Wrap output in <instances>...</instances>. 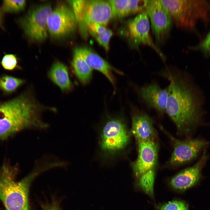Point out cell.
<instances>
[{
    "label": "cell",
    "mask_w": 210,
    "mask_h": 210,
    "mask_svg": "<svg viewBox=\"0 0 210 210\" xmlns=\"http://www.w3.org/2000/svg\"><path fill=\"white\" fill-rule=\"evenodd\" d=\"M52 10L51 5L46 4L31 9L21 19L20 23L26 35L33 40L41 41L48 36L47 20Z\"/></svg>",
    "instance_id": "cell-6"
},
{
    "label": "cell",
    "mask_w": 210,
    "mask_h": 210,
    "mask_svg": "<svg viewBox=\"0 0 210 210\" xmlns=\"http://www.w3.org/2000/svg\"><path fill=\"white\" fill-rule=\"evenodd\" d=\"M16 168L4 165L0 172V200L6 210H29L28 192L30 184L38 172L19 181L15 180Z\"/></svg>",
    "instance_id": "cell-3"
},
{
    "label": "cell",
    "mask_w": 210,
    "mask_h": 210,
    "mask_svg": "<svg viewBox=\"0 0 210 210\" xmlns=\"http://www.w3.org/2000/svg\"><path fill=\"white\" fill-rule=\"evenodd\" d=\"M127 28L130 43L134 47L138 48L141 45L148 46L153 49L164 62L165 61V56L151 36L149 19L145 9L128 22Z\"/></svg>",
    "instance_id": "cell-7"
},
{
    "label": "cell",
    "mask_w": 210,
    "mask_h": 210,
    "mask_svg": "<svg viewBox=\"0 0 210 210\" xmlns=\"http://www.w3.org/2000/svg\"><path fill=\"white\" fill-rule=\"evenodd\" d=\"M45 108L31 92L0 105V139H6L27 127L42 126L41 114Z\"/></svg>",
    "instance_id": "cell-2"
},
{
    "label": "cell",
    "mask_w": 210,
    "mask_h": 210,
    "mask_svg": "<svg viewBox=\"0 0 210 210\" xmlns=\"http://www.w3.org/2000/svg\"><path fill=\"white\" fill-rule=\"evenodd\" d=\"M83 59L92 69L97 70L103 74L112 85L115 86V79L113 71L119 74L122 73L116 69L107 62L90 48L84 47L78 48Z\"/></svg>",
    "instance_id": "cell-15"
},
{
    "label": "cell",
    "mask_w": 210,
    "mask_h": 210,
    "mask_svg": "<svg viewBox=\"0 0 210 210\" xmlns=\"http://www.w3.org/2000/svg\"><path fill=\"white\" fill-rule=\"evenodd\" d=\"M68 3L71 6L78 24L80 33L86 37L88 30L84 19V8L85 0H69Z\"/></svg>",
    "instance_id": "cell-21"
},
{
    "label": "cell",
    "mask_w": 210,
    "mask_h": 210,
    "mask_svg": "<svg viewBox=\"0 0 210 210\" xmlns=\"http://www.w3.org/2000/svg\"><path fill=\"white\" fill-rule=\"evenodd\" d=\"M26 1L22 0H4L3 8L5 11L16 12L23 10L26 5Z\"/></svg>",
    "instance_id": "cell-24"
},
{
    "label": "cell",
    "mask_w": 210,
    "mask_h": 210,
    "mask_svg": "<svg viewBox=\"0 0 210 210\" xmlns=\"http://www.w3.org/2000/svg\"><path fill=\"white\" fill-rule=\"evenodd\" d=\"M165 76L170 83L166 112L182 133L188 134L199 126L203 116V103L198 90L187 75L167 68Z\"/></svg>",
    "instance_id": "cell-1"
},
{
    "label": "cell",
    "mask_w": 210,
    "mask_h": 210,
    "mask_svg": "<svg viewBox=\"0 0 210 210\" xmlns=\"http://www.w3.org/2000/svg\"><path fill=\"white\" fill-rule=\"evenodd\" d=\"M199 47L205 54L210 55V31L200 44Z\"/></svg>",
    "instance_id": "cell-27"
},
{
    "label": "cell",
    "mask_w": 210,
    "mask_h": 210,
    "mask_svg": "<svg viewBox=\"0 0 210 210\" xmlns=\"http://www.w3.org/2000/svg\"><path fill=\"white\" fill-rule=\"evenodd\" d=\"M1 24V16L0 14V25Z\"/></svg>",
    "instance_id": "cell-29"
},
{
    "label": "cell",
    "mask_w": 210,
    "mask_h": 210,
    "mask_svg": "<svg viewBox=\"0 0 210 210\" xmlns=\"http://www.w3.org/2000/svg\"><path fill=\"white\" fill-rule=\"evenodd\" d=\"M71 65L75 75L83 84L89 82L91 79L92 69L86 63L78 48L74 51Z\"/></svg>",
    "instance_id": "cell-19"
},
{
    "label": "cell",
    "mask_w": 210,
    "mask_h": 210,
    "mask_svg": "<svg viewBox=\"0 0 210 210\" xmlns=\"http://www.w3.org/2000/svg\"><path fill=\"white\" fill-rule=\"evenodd\" d=\"M174 150L169 164L178 166L189 162L199 156L210 144V141L201 138L179 140L174 138Z\"/></svg>",
    "instance_id": "cell-9"
},
{
    "label": "cell",
    "mask_w": 210,
    "mask_h": 210,
    "mask_svg": "<svg viewBox=\"0 0 210 210\" xmlns=\"http://www.w3.org/2000/svg\"><path fill=\"white\" fill-rule=\"evenodd\" d=\"M209 158L207 149H205L193 165L182 171L171 179V186L175 190L182 191L196 184L201 178L202 170Z\"/></svg>",
    "instance_id": "cell-11"
},
{
    "label": "cell",
    "mask_w": 210,
    "mask_h": 210,
    "mask_svg": "<svg viewBox=\"0 0 210 210\" xmlns=\"http://www.w3.org/2000/svg\"><path fill=\"white\" fill-rule=\"evenodd\" d=\"M43 210H61L57 204L54 202L47 206Z\"/></svg>",
    "instance_id": "cell-28"
},
{
    "label": "cell",
    "mask_w": 210,
    "mask_h": 210,
    "mask_svg": "<svg viewBox=\"0 0 210 210\" xmlns=\"http://www.w3.org/2000/svg\"><path fill=\"white\" fill-rule=\"evenodd\" d=\"M111 4L113 17L121 18L140 13L145 9V0H111Z\"/></svg>",
    "instance_id": "cell-17"
},
{
    "label": "cell",
    "mask_w": 210,
    "mask_h": 210,
    "mask_svg": "<svg viewBox=\"0 0 210 210\" xmlns=\"http://www.w3.org/2000/svg\"><path fill=\"white\" fill-rule=\"evenodd\" d=\"M51 80L63 92H68L72 88V85L66 66L59 62H55L48 74Z\"/></svg>",
    "instance_id": "cell-18"
},
{
    "label": "cell",
    "mask_w": 210,
    "mask_h": 210,
    "mask_svg": "<svg viewBox=\"0 0 210 210\" xmlns=\"http://www.w3.org/2000/svg\"><path fill=\"white\" fill-rule=\"evenodd\" d=\"M173 22L178 28L191 29L197 19L205 15L206 2L189 0H163Z\"/></svg>",
    "instance_id": "cell-4"
},
{
    "label": "cell",
    "mask_w": 210,
    "mask_h": 210,
    "mask_svg": "<svg viewBox=\"0 0 210 210\" xmlns=\"http://www.w3.org/2000/svg\"><path fill=\"white\" fill-rule=\"evenodd\" d=\"M18 63L17 58L14 55H5L3 57L1 64L3 67L6 69L12 70L17 66Z\"/></svg>",
    "instance_id": "cell-26"
},
{
    "label": "cell",
    "mask_w": 210,
    "mask_h": 210,
    "mask_svg": "<svg viewBox=\"0 0 210 210\" xmlns=\"http://www.w3.org/2000/svg\"><path fill=\"white\" fill-rule=\"evenodd\" d=\"M158 210H189L188 206L184 201L174 200L161 205Z\"/></svg>",
    "instance_id": "cell-25"
},
{
    "label": "cell",
    "mask_w": 210,
    "mask_h": 210,
    "mask_svg": "<svg viewBox=\"0 0 210 210\" xmlns=\"http://www.w3.org/2000/svg\"><path fill=\"white\" fill-rule=\"evenodd\" d=\"M88 30L98 43L108 51L109 49L110 39L113 35L112 32L104 26L98 24L87 23Z\"/></svg>",
    "instance_id": "cell-20"
},
{
    "label": "cell",
    "mask_w": 210,
    "mask_h": 210,
    "mask_svg": "<svg viewBox=\"0 0 210 210\" xmlns=\"http://www.w3.org/2000/svg\"><path fill=\"white\" fill-rule=\"evenodd\" d=\"M132 120L131 131L137 140L154 139L152 120L146 113L139 111L133 115Z\"/></svg>",
    "instance_id": "cell-16"
},
{
    "label": "cell",
    "mask_w": 210,
    "mask_h": 210,
    "mask_svg": "<svg viewBox=\"0 0 210 210\" xmlns=\"http://www.w3.org/2000/svg\"><path fill=\"white\" fill-rule=\"evenodd\" d=\"M145 6L155 43L161 45L170 35L173 23L170 15L161 0H145Z\"/></svg>",
    "instance_id": "cell-5"
},
{
    "label": "cell",
    "mask_w": 210,
    "mask_h": 210,
    "mask_svg": "<svg viewBox=\"0 0 210 210\" xmlns=\"http://www.w3.org/2000/svg\"><path fill=\"white\" fill-rule=\"evenodd\" d=\"M137 142L138 156L133 167L135 176L139 178L154 168L157 160L158 145L154 139L137 140Z\"/></svg>",
    "instance_id": "cell-12"
},
{
    "label": "cell",
    "mask_w": 210,
    "mask_h": 210,
    "mask_svg": "<svg viewBox=\"0 0 210 210\" xmlns=\"http://www.w3.org/2000/svg\"><path fill=\"white\" fill-rule=\"evenodd\" d=\"M24 82V80L15 77L4 76L0 78V88L8 92L15 91Z\"/></svg>",
    "instance_id": "cell-23"
},
{
    "label": "cell",
    "mask_w": 210,
    "mask_h": 210,
    "mask_svg": "<svg viewBox=\"0 0 210 210\" xmlns=\"http://www.w3.org/2000/svg\"><path fill=\"white\" fill-rule=\"evenodd\" d=\"M155 175L154 168L146 172L138 178L139 187L146 194L151 197L154 196Z\"/></svg>",
    "instance_id": "cell-22"
},
{
    "label": "cell",
    "mask_w": 210,
    "mask_h": 210,
    "mask_svg": "<svg viewBox=\"0 0 210 210\" xmlns=\"http://www.w3.org/2000/svg\"><path fill=\"white\" fill-rule=\"evenodd\" d=\"M129 136L124 123L120 119L108 121L102 135L101 146L103 149L114 150L122 148L127 144Z\"/></svg>",
    "instance_id": "cell-10"
},
{
    "label": "cell",
    "mask_w": 210,
    "mask_h": 210,
    "mask_svg": "<svg viewBox=\"0 0 210 210\" xmlns=\"http://www.w3.org/2000/svg\"><path fill=\"white\" fill-rule=\"evenodd\" d=\"M47 24L50 36L58 38L73 33L78 24L71 8L65 5H60L52 10L48 17Z\"/></svg>",
    "instance_id": "cell-8"
},
{
    "label": "cell",
    "mask_w": 210,
    "mask_h": 210,
    "mask_svg": "<svg viewBox=\"0 0 210 210\" xmlns=\"http://www.w3.org/2000/svg\"><path fill=\"white\" fill-rule=\"evenodd\" d=\"M138 93L148 107L163 113L166 112L168 95V88L162 89L156 83L139 88Z\"/></svg>",
    "instance_id": "cell-14"
},
{
    "label": "cell",
    "mask_w": 210,
    "mask_h": 210,
    "mask_svg": "<svg viewBox=\"0 0 210 210\" xmlns=\"http://www.w3.org/2000/svg\"><path fill=\"white\" fill-rule=\"evenodd\" d=\"M113 17L112 8L108 1L85 0L84 19L86 25L94 23L104 26Z\"/></svg>",
    "instance_id": "cell-13"
}]
</instances>
